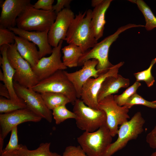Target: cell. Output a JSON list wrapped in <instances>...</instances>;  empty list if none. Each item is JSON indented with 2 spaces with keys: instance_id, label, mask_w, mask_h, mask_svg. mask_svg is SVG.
I'll return each mask as SVG.
<instances>
[{
  "instance_id": "cell-1",
  "label": "cell",
  "mask_w": 156,
  "mask_h": 156,
  "mask_svg": "<svg viewBox=\"0 0 156 156\" xmlns=\"http://www.w3.org/2000/svg\"><path fill=\"white\" fill-rule=\"evenodd\" d=\"M92 10L89 9L75 15L64 40L79 47L83 53L98 43L91 27Z\"/></svg>"
},
{
  "instance_id": "cell-2",
  "label": "cell",
  "mask_w": 156,
  "mask_h": 156,
  "mask_svg": "<svg viewBox=\"0 0 156 156\" xmlns=\"http://www.w3.org/2000/svg\"><path fill=\"white\" fill-rule=\"evenodd\" d=\"M144 27V26L142 25L129 23L119 27L114 33L107 36L95 44L91 49L83 53L79 59L78 66H82L87 60L95 59L98 62L96 68L99 71V74L107 71L113 65L108 59L109 49L119 35L130 28Z\"/></svg>"
},
{
  "instance_id": "cell-3",
  "label": "cell",
  "mask_w": 156,
  "mask_h": 156,
  "mask_svg": "<svg viewBox=\"0 0 156 156\" xmlns=\"http://www.w3.org/2000/svg\"><path fill=\"white\" fill-rule=\"evenodd\" d=\"M56 16L53 10L37 9L30 3L26 6L17 18L16 26L18 28L29 31L49 30Z\"/></svg>"
},
{
  "instance_id": "cell-4",
  "label": "cell",
  "mask_w": 156,
  "mask_h": 156,
  "mask_svg": "<svg viewBox=\"0 0 156 156\" xmlns=\"http://www.w3.org/2000/svg\"><path fill=\"white\" fill-rule=\"evenodd\" d=\"M112 137L106 124L94 131H84L77 138V140L87 155L103 156L112 143Z\"/></svg>"
},
{
  "instance_id": "cell-5",
  "label": "cell",
  "mask_w": 156,
  "mask_h": 156,
  "mask_svg": "<svg viewBox=\"0 0 156 156\" xmlns=\"http://www.w3.org/2000/svg\"><path fill=\"white\" fill-rule=\"evenodd\" d=\"M145 122L141 113H136L130 120L120 125L117 140L111 144L103 156H112L125 147L130 141L136 139L143 132Z\"/></svg>"
},
{
  "instance_id": "cell-6",
  "label": "cell",
  "mask_w": 156,
  "mask_h": 156,
  "mask_svg": "<svg viewBox=\"0 0 156 156\" xmlns=\"http://www.w3.org/2000/svg\"><path fill=\"white\" fill-rule=\"evenodd\" d=\"M73 112L76 116L77 127L85 131L93 132L106 124V116L104 111L92 108L80 99L73 105Z\"/></svg>"
},
{
  "instance_id": "cell-7",
  "label": "cell",
  "mask_w": 156,
  "mask_h": 156,
  "mask_svg": "<svg viewBox=\"0 0 156 156\" xmlns=\"http://www.w3.org/2000/svg\"><path fill=\"white\" fill-rule=\"evenodd\" d=\"M7 55L9 63L15 71L14 81L28 88H32L39 82L30 64L18 52L15 42L9 45Z\"/></svg>"
},
{
  "instance_id": "cell-8",
  "label": "cell",
  "mask_w": 156,
  "mask_h": 156,
  "mask_svg": "<svg viewBox=\"0 0 156 156\" xmlns=\"http://www.w3.org/2000/svg\"><path fill=\"white\" fill-rule=\"evenodd\" d=\"M58 70L49 77L39 82L31 88L40 93L51 92L62 94L66 96L74 105L77 99L74 88L64 73Z\"/></svg>"
},
{
  "instance_id": "cell-9",
  "label": "cell",
  "mask_w": 156,
  "mask_h": 156,
  "mask_svg": "<svg viewBox=\"0 0 156 156\" xmlns=\"http://www.w3.org/2000/svg\"><path fill=\"white\" fill-rule=\"evenodd\" d=\"M99 109L103 110L106 116V125L112 137L117 134L119 125L128 120L129 109L125 106H120L115 101L114 95H109L98 103Z\"/></svg>"
},
{
  "instance_id": "cell-10",
  "label": "cell",
  "mask_w": 156,
  "mask_h": 156,
  "mask_svg": "<svg viewBox=\"0 0 156 156\" xmlns=\"http://www.w3.org/2000/svg\"><path fill=\"white\" fill-rule=\"evenodd\" d=\"M124 63V62H121L113 65L107 71L100 74L97 77L91 78L87 80L83 86L80 97L86 105L94 109H99L97 94L103 82L108 77L117 76L119 68Z\"/></svg>"
},
{
  "instance_id": "cell-11",
  "label": "cell",
  "mask_w": 156,
  "mask_h": 156,
  "mask_svg": "<svg viewBox=\"0 0 156 156\" xmlns=\"http://www.w3.org/2000/svg\"><path fill=\"white\" fill-rule=\"evenodd\" d=\"M14 86L17 96L25 102L28 108L49 122L52 120V112L46 106L41 94L14 81Z\"/></svg>"
},
{
  "instance_id": "cell-12",
  "label": "cell",
  "mask_w": 156,
  "mask_h": 156,
  "mask_svg": "<svg viewBox=\"0 0 156 156\" xmlns=\"http://www.w3.org/2000/svg\"><path fill=\"white\" fill-rule=\"evenodd\" d=\"M63 40H61L57 46L53 48L51 55L40 58L37 64L32 68L39 81L51 76L59 70L67 68L61 60V50Z\"/></svg>"
},
{
  "instance_id": "cell-13",
  "label": "cell",
  "mask_w": 156,
  "mask_h": 156,
  "mask_svg": "<svg viewBox=\"0 0 156 156\" xmlns=\"http://www.w3.org/2000/svg\"><path fill=\"white\" fill-rule=\"evenodd\" d=\"M42 118L27 107L0 114V137L4 140L16 127L28 122H38Z\"/></svg>"
},
{
  "instance_id": "cell-14",
  "label": "cell",
  "mask_w": 156,
  "mask_h": 156,
  "mask_svg": "<svg viewBox=\"0 0 156 156\" xmlns=\"http://www.w3.org/2000/svg\"><path fill=\"white\" fill-rule=\"evenodd\" d=\"M75 16L74 12L69 8L64 9L57 14L48 33L49 43L51 46L56 47L61 40H64Z\"/></svg>"
},
{
  "instance_id": "cell-15",
  "label": "cell",
  "mask_w": 156,
  "mask_h": 156,
  "mask_svg": "<svg viewBox=\"0 0 156 156\" xmlns=\"http://www.w3.org/2000/svg\"><path fill=\"white\" fill-rule=\"evenodd\" d=\"M98 60L92 59L87 61L83 64L82 68L73 73H64L73 85L75 90L77 99H80L84 84L91 78H96L99 75V71L96 67Z\"/></svg>"
},
{
  "instance_id": "cell-16",
  "label": "cell",
  "mask_w": 156,
  "mask_h": 156,
  "mask_svg": "<svg viewBox=\"0 0 156 156\" xmlns=\"http://www.w3.org/2000/svg\"><path fill=\"white\" fill-rule=\"evenodd\" d=\"M30 0H5L1 5L0 27L8 28L15 27L16 20Z\"/></svg>"
},
{
  "instance_id": "cell-17",
  "label": "cell",
  "mask_w": 156,
  "mask_h": 156,
  "mask_svg": "<svg viewBox=\"0 0 156 156\" xmlns=\"http://www.w3.org/2000/svg\"><path fill=\"white\" fill-rule=\"evenodd\" d=\"M8 29L15 35L23 38L37 45L39 48L40 59L52 53L53 48L49 43L48 39L49 30L39 31H26L16 27Z\"/></svg>"
},
{
  "instance_id": "cell-18",
  "label": "cell",
  "mask_w": 156,
  "mask_h": 156,
  "mask_svg": "<svg viewBox=\"0 0 156 156\" xmlns=\"http://www.w3.org/2000/svg\"><path fill=\"white\" fill-rule=\"evenodd\" d=\"M9 45L4 44L0 47V64L4 76V84L9 92L10 99L25 108L27 107L24 101L16 93L14 86L13 78L15 71L10 65L8 59L7 51Z\"/></svg>"
},
{
  "instance_id": "cell-19",
  "label": "cell",
  "mask_w": 156,
  "mask_h": 156,
  "mask_svg": "<svg viewBox=\"0 0 156 156\" xmlns=\"http://www.w3.org/2000/svg\"><path fill=\"white\" fill-rule=\"evenodd\" d=\"M112 0H103L101 2L92 10L91 26L95 37L98 40L103 35L106 12Z\"/></svg>"
},
{
  "instance_id": "cell-20",
  "label": "cell",
  "mask_w": 156,
  "mask_h": 156,
  "mask_svg": "<svg viewBox=\"0 0 156 156\" xmlns=\"http://www.w3.org/2000/svg\"><path fill=\"white\" fill-rule=\"evenodd\" d=\"M129 84V79L119 74L117 76L107 77L103 82L98 93V103L107 96L118 93L120 88L128 87Z\"/></svg>"
},
{
  "instance_id": "cell-21",
  "label": "cell",
  "mask_w": 156,
  "mask_h": 156,
  "mask_svg": "<svg viewBox=\"0 0 156 156\" xmlns=\"http://www.w3.org/2000/svg\"><path fill=\"white\" fill-rule=\"evenodd\" d=\"M17 50L21 56L27 61L31 67L35 66L40 59L39 51L36 45L20 36H15Z\"/></svg>"
},
{
  "instance_id": "cell-22",
  "label": "cell",
  "mask_w": 156,
  "mask_h": 156,
  "mask_svg": "<svg viewBox=\"0 0 156 156\" xmlns=\"http://www.w3.org/2000/svg\"><path fill=\"white\" fill-rule=\"evenodd\" d=\"M63 54L62 62L67 67L78 66V62L83 52L81 48L73 44H69L62 48Z\"/></svg>"
},
{
  "instance_id": "cell-23",
  "label": "cell",
  "mask_w": 156,
  "mask_h": 156,
  "mask_svg": "<svg viewBox=\"0 0 156 156\" xmlns=\"http://www.w3.org/2000/svg\"><path fill=\"white\" fill-rule=\"evenodd\" d=\"M50 145V142L42 143L36 149L30 150L25 145L21 144L18 149L12 152L16 156H62L56 153L51 151Z\"/></svg>"
},
{
  "instance_id": "cell-24",
  "label": "cell",
  "mask_w": 156,
  "mask_h": 156,
  "mask_svg": "<svg viewBox=\"0 0 156 156\" xmlns=\"http://www.w3.org/2000/svg\"><path fill=\"white\" fill-rule=\"evenodd\" d=\"M40 94L46 106L51 110L57 106L71 103L70 99L62 93L46 92Z\"/></svg>"
},
{
  "instance_id": "cell-25",
  "label": "cell",
  "mask_w": 156,
  "mask_h": 156,
  "mask_svg": "<svg viewBox=\"0 0 156 156\" xmlns=\"http://www.w3.org/2000/svg\"><path fill=\"white\" fill-rule=\"evenodd\" d=\"M136 4L143 15L146 24L144 26L147 31H151L156 27V17L153 14L150 8L142 0H128Z\"/></svg>"
},
{
  "instance_id": "cell-26",
  "label": "cell",
  "mask_w": 156,
  "mask_h": 156,
  "mask_svg": "<svg viewBox=\"0 0 156 156\" xmlns=\"http://www.w3.org/2000/svg\"><path fill=\"white\" fill-rule=\"evenodd\" d=\"M66 105H63L57 106L52 110L53 116L57 125L60 124L67 119H75L76 118L75 114L68 110Z\"/></svg>"
},
{
  "instance_id": "cell-27",
  "label": "cell",
  "mask_w": 156,
  "mask_h": 156,
  "mask_svg": "<svg viewBox=\"0 0 156 156\" xmlns=\"http://www.w3.org/2000/svg\"><path fill=\"white\" fill-rule=\"evenodd\" d=\"M141 83L136 81L132 86L128 87L122 94L114 96V100L120 106H124L128 99L136 93V91Z\"/></svg>"
},
{
  "instance_id": "cell-28",
  "label": "cell",
  "mask_w": 156,
  "mask_h": 156,
  "mask_svg": "<svg viewBox=\"0 0 156 156\" xmlns=\"http://www.w3.org/2000/svg\"><path fill=\"white\" fill-rule=\"evenodd\" d=\"M156 63V58L152 60L149 67L143 71L134 74L136 81H144L148 87L152 86L154 84L155 80L151 74V70L153 65Z\"/></svg>"
},
{
  "instance_id": "cell-29",
  "label": "cell",
  "mask_w": 156,
  "mask_h": 156,
  "mask_svg": "<svg viewBox=\"0 0 156 156\" xmlns=\"http://www.w3.org/2000/svg\"><path fill=\"white\" fill-rule=\"evenodd\" d=\"M136 105H142L150 108L156 109V101H147L137 93L128 99L124 106L129 109Z\"/></svg>"
},
{
  "instance_id": "cell-30",
  "label": "cell",
  "mask_w": 156,
  "mask_h": 156,
  "mask_svg": "<svg viewBox=\"0 0 156 156\" xmlns=\"http://www.w3.org/2000/svg\"><path fill=\"white\" fill-rule=\"evenodd\" d=\"M26 108L10 99L0 97V113L5 114L17 109Z\"/></svg>"
},
{
  "instance_id": "cell-31",
  "label": "cell",
  "mask_w": 156,
  "mask_h": 156,
  "mask_svg": "<svg viewBox=\"0 0 156 156\" xmlns=\"http://www.w3.org/2000/svg\"><path fill=\"white\" fill-rule=\"evenodd\" d=\"M15 34L8 28L0 27V47L10 45L15 42Z\"/></svg>"
},
{
  "instance_id": "cell-32",
  "label": "cell",
  "mask_w": 156,
  "mask_h": 156,
  "mask_svg": "<svg viewBox=\"0 0 156 156\" xmlns=\"http://www.w3.org/2000/svg\"><path fill=\"white\" fill-rule=\"evenodd\" d=\"M9 141L3 149V151L11 152L18 149L21 144H18L17 134V126L14 128L11 131Z\"/></svg>"
},
{
  "instance_id": "cell-33",
  "label": "cell",
  "mask_w": 156,
  "mask_h": 156,
  "mask_svg": "<svg viewBox=\"0 0 156 156\" xmlns=\"http://www.w3.org/2000/svg\"><path fill=\"white\" fill-rule=\"evenodd\" d=\"M62 156H89L80 146L70 145L67 146Z\"/></svg>"
},
{
  "instance_id": "cell-34",
  "label": "cell",
  "mask_w": 156,
  "mask_h": 156,
  "mask_svg": "<svg viewBox=\"0 0 156 156\" xmlns=\"http://www.w3.org/2000/svg\"><path fill=\"white\" fill-rule=\"evenodd\" d=\"M54 0H38L33 6L35 8L45 11L53 10Z\"/></svg>"
},
{
  "instance_id": "cell-35",
  "label": "cell",
  "mask_w": 156,
  "mask_h": 156,
  "mask_svg": "<svg viewBox=\"0 0 156 156\" xmlns=\"http://www.w3.org/2000/svg\"><path fill=\"white\" fill-rule=\"evenodd\" d=\"M71 1V0H57L56 4L53 5V10L57 14L64 9L69 8Z\"/></svg>"
},
{
  "instance_id": "cell-36",
  "label": "cell",
  "mask_w": 156,
  "mask_h": 156,
  "mask_svg": "<svg viewBox=\"0 0 156 156\" xmlns=\"http://www.w3.org/2000/svg\"><path fill=\"white\" fill-rule=\"evenodd\" d=\"M146 141L151 148L156 149V136L151 132L148 133L146 137ZM151 156H156V151L153 153Z\"/></svg>"
},
{
  "instance_id": "cell-37",
  "label": "cell",
  "mask_w": 156,
  "mask_h": 156,
  "mask_svg": "<svg viewBox=\"0 0 156 156\" xmlns=\"http://www.w3.org/2000/svg\"><path fill=\"white\" fill-rule=\"evenodd\" d=\"M0 95L6 99H10L9 92L7 87L4 84L0 83Z\"/></svg>"
},
{
  "instance_id": "cell-38",
  "label": "cell",
  "mask_w": 156,
  "mask_h": 156,
  "mask_svg": "<svg viewBox=\"0 0 156 156\" xmlns=\"http://www.w3.org/2000/svg\"><path fill=\"white\" fill-rule=\"evenodd\" d=\"M103 0H92L91 1V6L94 8L100 4Z\"/></svg>"
},
{
  "instance_id": "cell-39",
  "label": "cell",
  "mask_w": 156,
  "mask_h": 156,
  "mask_svg": "<svg viewBox=\"0 0 156 156\" xmlns=\"http://www.w3.org/2000/svg\"><path fill=\"white\" fill-rule=\"evenodd\" d=\"M0 156H16L13 152H9L3 151L0 155Z\"/></svg>"
},
{
  "instance_id": "cell-40",
  "label": "cell",
  "mask_w": 156,
  "mask_h": 156,
  "mask_svg": "<svg viewBox=\"0 0 156 156\" xmlns=\"http://www.w3.org/2000/svg\"><path fill=\"white\" fill-rule=\"evenodd\" d=\"M4 144V139L0 137V155H1L3 152V147Z\"/></svg>"
},
{
  "instance_id": "cell-41",
  "label": "cell",
  "mask_w": 156,
  "mask_h": 156,
  "mask_svg": "<svg viewBox=\"0 0 156 156\" xmlns=\"http://www.w3.org/2000/svg\"><path fill=\"white\" fill-rule=\"evenodd\" d=\"M0 80L2 81L3 82L4 81L3 73L1 69L0 70Z\"/></svg>"
},
{
  "instance_id": "cell-42",
  "label": "cell",
  "mask_w": 156,
  "mask_h": 156,
  "mask_svg": "<svg viewBox=\"0 0 156 156\" xmlns=\"http://www.w3.org/2000/svg\"><path fill=\"white\" fill-rule=\"evenodd\" d=\"M150 132L156 136V125Z\"/></svg>"
}]
</instances>
